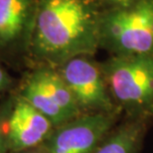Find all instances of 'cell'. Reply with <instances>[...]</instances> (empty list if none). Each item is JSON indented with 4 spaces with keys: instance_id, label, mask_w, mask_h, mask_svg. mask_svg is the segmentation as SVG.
<instances>
[{
    "instance_id": "8",
    "label": "cell",
    "mask_w": 153,
    "mask_h": 153,
    "mask_svg": "<svg viewBox=\"0 0 153 153\" xmlns=\"http://www.w3.org/2000/svg\"><path fill=\"white\" fill-rule=\"evenodd\" d=\"M55 129L53 123L18 96L7 120L8 150L23 152L45 143Z\"/></svg>"
},
{
    "instance_id": "9",
    "label": "cell",
    "mask_w": 153,
    "mask_h": 153,
    "mask_svg": "<svg viewBox=\"0 0 153 153\" xmlns=\"http://www.w3.org/2000/svg\"><path fill=\"white\" fill-rule=\"evenodd\" d=\"M144 130L143 119L132 118L109 132L94 153H138Z\"/></svg>"
},
{
    "instance_id": "12",
    "label": "cell",
    "mask_w": 153,
    "mask_h": 153,
    "mask_svg": "<svg viewBox=\"0 0 153 153\" xmlns=\"http://www.w3.org/2000/svg\"><path fill=\"white\" fill-rule=\"evenodd\" d=\"M11 84H12V79L10 78V76L0 66V91L8 88Z\"/></svg>"
},
{
    "instance_id": "7",
    "label": "cell",
    "mask_w": 153,
    "mask_h": 153,
    "mask_svg": "<svg viewBox=\"0 0 153 153\" xmlns=\"http://www.w3.org/2000/svg\"><path fill=\"white\" fill-rule=\"evenodd\" d=\"M38 0H0V56H28Z\"/></svg>"
},
{
    "instance_id": "4",
    "label": "cell",
    "mask_w": 153,
    "mask_h": 153,
    "mask_svg": "<svg viewBox=\"0 0 153 153\" xmlns=\"http://www.w3.org/2000/svg\"><path fill=\"white\" fill-rule=\"evenodd\" d=\"M20 97L44 114L57 128L82 114L57 68L38 65L24 81Z\"/></svg>"
},
{
    "instance_id": "13",
    "label": "cell",
    "mask_w": 153,
    "mask_h": 153,
    "mask_svg": "<svg viewBox=\"0 0 153 153\" xmlns=\"http://www.w3.org/2000/svg\"><path fill=\"white\" fill-rule=\"evenodd\" d=\"M19 153H48L47 150H44V151H40V150H26V151H23V152H19Z\"/></svg>"
},
{
    "instance_id": "10",
    "label": "cell",
    "mask_w": 153,
    "mask_h": 153,
    "mask_svg": "<svg viewBox=\"0 0 153 153\" xmlns=\"http://www.w3.org/2000/svg\"><path fill=\"white\" fill-rule=\"evenodd\" d=\"M14 99H8L0 105V153L8 150L7 143V120L14 105Z\"/></svg>"
},
{
    "instance_id": "5",
    "label": "cell",
    "mask_w": 153,
    "mask_h": 153,
    "mask_svg": "<svg viewBox=\"0 0 153 153\" xmlns=\"http://www.w3.org/2000/svg\"><path fill=\"white\" fill-rule=\"evenodd\" d=\"M93 56H79L58 67L82 114H117L100 64Z\"/></svg>"
},
{
    "instance_id": "11",
    "label": "cell",
    "mask_w": 153,
    "mask_h": 153,
    "mask_svg": "<svg viewBox=\"0 0 153 153\" xmlns=\"http://www.w3.org/2000/svg\"><path fill=\"white\" fill-rule=\"evenodd\" d=\"M103 11L118 10L127 8L137 2V0H97Z\"/></svg>"
},
{
    "instance_id": "6",
    "label": "cell",
    "mask_w": 153,
    "mask_h": 153,
    "mask_svg": "<svg viewBox=\"0 0 153 153\" xmlns=\"http://www.w3.org/2000/svg\"><path fill=\"white\" fill-rule=\"evenodd\" d=\"M116 114H82L55 128L45 142L48 153H94L111 132Z\"/></svg>"
},
{
    "instance_id": "1",
    "label": "cell",
    "mask_w": 153,
    "mask_h": 153,
    "mask_svg": "<svg viewBox=\"0 0 153 153\" xmlns=\"http://www.w3.org/2000/svg\"><path fill=\"white\" fill-rule=\"evenodd\" d=\"M102 9L97 0H38L28 56L58 68L100 49Z\"/></svg>"
},
{
    "instance_id": "3",
    "label": "cell",
    "mask_w": 153,
    "mask_h": 153,
    "mask_svg": "<svg viewBox=\"0 0 153 153\" xmlns=\"http://www.w3.org/2000/svg\"><path fill=\"white\" fill-rule=\"evenodd\" d=\"M100 48L111 56L153 54V0L102 11Z\"/></svg>"
},
{
    "instance_id": "2",
    "label": "cell",
    "mask_w": 153,
    "mask_h": 153,
    "mask_svg": "<svg viewBox=\"0 0 153 153\" xmlns=\"http://www.w3.org/2000/svg\"><path fill=\"white\" fill-rule=\"evenodd\" d=\"M100 67L119 109L132 118L153 115V54L111 56Z\"/></svg>"
}]
</instances>
